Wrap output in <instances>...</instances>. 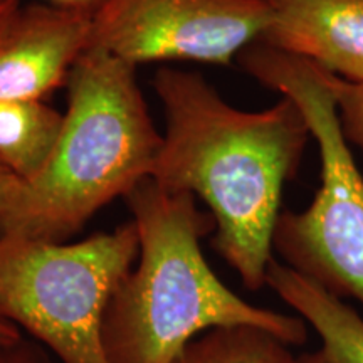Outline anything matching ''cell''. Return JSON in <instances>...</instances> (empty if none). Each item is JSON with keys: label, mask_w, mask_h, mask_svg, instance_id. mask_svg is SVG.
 Returning a JSON list of instances; mask_svg holds the SVG:
<instances>
[{"label": "cell", "mask_w": 363, "mask_h": 363, "mask_svg": "<svg viewBox=\"0 0 363 363\" xmlns=\"http://www.w3.org/2000/svg\"><path fill=\"white\" fill-rule=\"evenodd\" d=\"M138 257L103 316L108 363H174L206 331L251 326L299 347L308 325L298 315L256 306L222 283L202 251L214 229L197 199L143 180L126 195Z\"/></svg>", "instance_id": "2"}, {"label": "cell", "mask_w": 363, "mask_h": 363, "mask_svg": "<svg viewBox=\"0 0 363 363\" xmlns=\"http://www.w3.org/2000/svg\"><path fill=\"white\" fill-rule=\"evenodd\" d=\"M259 43L313 62L350 83L363 81V0H267Z\"/></svg>", "instance_id": "8"}, {"label": "cell", "mask_w": 363, "mask_h": 363, "mask_svg": "<svg viewBox=\"0 0 363 363\" xmlns=\"http://www.w3.org/2000/svg\"><path fill=\"white\" fill-rule=\"evenodd\" d=\"M49 6L66 9V11H74L81 13L94 16L106 0H48Z\"/></svg>", "instance_id": "15"}, {"label": "cell", "mask_w": 363, "mask_h": 363, "mask_svg": "<svg viewBox=\"0 0 363 363\" xmlns=\"http://www.w3.org/2000/svg\"><path fill=\"white\" fill-rule=\"evenodd\" d=\"M65 115L44 101H0V163L22 182L34 179L51 157Z\"/></svg>", "instance_id": "10"}, {"label": "cell", "mask_w": 363, "mask_h": 363, "mask_svg": "<svg viewBox=\"0 0 363 363\" xmlns=\"http://www.w3.org/2000/svg\"><path fill=\"white\" fill-rule=\"evenodd\" d=\"M93 16L54 6L17 12L0 43V101H43L89 49Z\"/></svg>", "instance_id": "7"}, {"label": "cell", "mask_w": 363, "mask_h": 363, "mask_svg": "<svg viewBox=\"0 0 363 363\" xmlns=\"http://www.w3.org/2000/svg\"><path fill=\"white\" fill-rule=\"evenodd\" d=\"M22 335V331L17 328L16 325H12V323H9V321H6V320H2V318H0V340H16V338H19Z\"/></svg>", "instance_id": "17"}, {"label": "cell", "mask_w": 363, "mask_h": 363, "mask_svg": "<svg viewBox=\"0 0 363 363\" xmlns=\"http://www.w3.org/2000/svg\"><path fill=\"white\" fill-rule=\"evenodd\" d=\"M165 131L150 179L194 195L214 220V247L251 291L264 288L286 182L311 138L298 104L234 108L197 72L160 67L153 79Z\"/></svg>", "instance_id": "1"}, {"label": "cell", "mask_w": 363, "mask_h": 363, "mask_svg": "<svg viewBox=\"0 0 363 363\" xmlns=\"http://www.w3.org/2000/svg\"><path fill=\"white\" fill-rule=\"evenodd\" d=\"M67 111L44 169L22 182L0 235L67 242L152 175L162 145L135 66L89 48L67 78Z\"/></svg>", "instance_id": "3"}, {"label": "cell", "mask_w": 363, "mask_h": 363, "mask_svg": "<svg viewBox=\"0 0 363 363\" xmlns=\"http://www.w3.org/2000/svg\"><path fill=\"white\" fill-rule=\"evenodd\" d=\"M267 0H106L93 16L89 48L130 66L192 61L227 66L259 43Z\"/></svg>", "instance_id": "6"}, {"label": "cell", "mask_w": 363, "mask_h": 363, "mask_svg": "<svg viewBox=\"0 0 363 363\" xmlns=\"http://www.w3.org/2000/svg\"><path fill=\"white\" fill-rule=\"evenodd\" d=\"M301 360L303 363H333L321 350L305 353V355H301Z\"/></svg>", "instance_id": "18"}, {"label": "cell", "mask_w": 363, "mask_h": 363, "mask_svg": "<svg viewBox=\"0 0 363 363\" xmlns=\"http://www.w3.org/2000/svg\"><path fill=\"white\" fill-rule=\"evenodd\" d=\"M293 348L259 328H216L190 342L174 363H303Z\"/></svg>", "instance_id": "11"}, {"label": "cell", "mask_w": 363, "mask_h": 363, "mask_svg": "<svg viewBox=\"0 0 363 363\" xmlns=\"http://www.w3.org/2000/svg\"><path fill=\"white\" fill-rule=\"evenodd\" d=\"M238 62L298 104L320 153V187L303 211L281 212L274 252L328 293L363 306V175L340 125L328 72L262 43L244 49Z\"/></svg>", "instance_id": "4"}, {"label": "cell", "mask_w": 363, "mask_h": 363, "mask_svg": "<svg viewBox=\"0 0 363 363\" xmlns=\"http://www.w3.org/2000/svg\"><path fill=\"white\" fill-rule=\"evenodd\" d=\"M266 286L315 331L331 362L363 363V318L355 308L278 259L269 264Z\"/></svg>", "instance_id": "9"}, {"label": "cell", "mask_w": 363, "mask_h": 363, "mask_svg": "<svg viewBox=\"0 0 363 363\" xmlns=\"http://www.w3.org/2000/svg\"><path fill=\"white\" fill-rule=\"evenodd\" d=\"M0 363H61L44 345L22 333L16 340H0Z\"/></svg>", "instance_id": "13"}, {"label": "cell", "mask_w": 363, "mask_h": 363, "mask_svg": "<svg viewBox=\"0 0 363 363\" xmlns=\"http://www.w3.org/2000/svg\"><path fill=\"white\" fill-rule=\"evenodd\" d=\"M21 9L19 0H0V43L11 29L13 19Z\"/></svg>", "instance_id": "16"}, {"label": "cell", "mask_w": 363, "mask_h": 363, "mask_svg": "<svg viewBox=\"0 0 363 363\" xmlns=\"http://www.w3.org/2000/svg\"><path fill=\"white\" fill-rule=\"evenodd\" d=\"M328 83L345 138L363 152V81L350 83L328 72Z\"/></svg>", "instance_id": "12"}, {"label": "cell", "mask_w": 363, "mask_h": 363, "mask_svg": "<svg viewBox=\"0 0 363 363\" xmlns=\"http://www.w3.org/2000/svg\"><path fill=\"white\" fill-rule=\"evenodd\" d=\"M21 185L22 180L19 177L0 163V220L6 216L7 208L11 207L13 197L19 192Z\"/></svg>", "instance_id": "14"}, {"label": "cell", "mask_w": 363, "mask_h": 363, "mask_svg": "<svg viewBox=\"0 0 363 363\" xmlns=\"http://www.w3.org/2000/svg\"><path fill=\"white\" fill-rule=\"evenodd\" d=\"M136 257L133 220L78 242L0 235V318L61 363H108L103 316Z\"/></svg>", "instance_id": "5"}]
</instances>
